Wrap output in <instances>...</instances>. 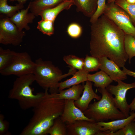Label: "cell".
Instances as JSON below:
<instances>
[{"instance_id":"29","label":"cell","mask_w":135,"mask_h":135,"mask_svg":"<svg viewBox=\"0 0 135 135\" xmlns=\"http://www.w3.org/2000/svg\"><path fill=\"white\" fill-rule=\"evenodd\" d=\"M114 2L126 12L133 24L135 26V4L129 3L126 0H116Z\"/></svg>"},{"instance_id":"17","label":"cell","mask_w":135,"mask_h":135,"mask_svg":"<svg viewBox=\"0 0 135 135\" xmlns=\"http://www.w3.org/2000/svg\"><path fill=\"white\" fill-rule=\"evenodd\" d=\"M64 0H37L30 2L28 6L31 12L36 16L44 10L54 7Z\"/></svg>"},{"instance_id":"8","label":"cell","mask_w":135,"mask_h":135,"mask_svg":"<svg viewBox=\"0 0 135 135\" xmlns=\"http://www.w3.org/2000/svg\"><path fill=\"white\" fill-rule=\"evenodd\" d=\"M25 32L20 30L10 18L1 14L0 16V43L16 46L22 42Z\"/></svg>"},{"instance_id":"13","label":"cell","mask_w":135,"mask_h":135,"mask_svg":"<svg viewBox=\"0 0 135 135\" xmlns=\"http://www.w3.org/2000/svg\"><path fill=\"white\" fill-rule=\"evenodd\" d=\"M84 85V90L82 96L78 100L74 101L75 105L82 112L86 110L88 108L90 103L93 99L98 100L101 97L95 93L92 88V82L87 80Z\"/></svg>"},{"instance_id":"10","label":"cell","mask_w":135,"mask_h":135,"mask_svg":"<svg viewBox=\"0 0 135 135\" xmlns=\"http://www.w3.org/2000/svg\"><path fill=\"white\" fill-rule=\"evenodd\" d=\"M66 125L67 135H105L102 127L95 122L82 120Z\"/></svg>"},{"instance_id":"12","label":"cell","mask_w":135,"mask_h":135,"mask_svg":"<svg viewBox=\"0 0 135 135\" xmlns=\"http://www.w3.org/2000/svg\"><path fill=\"white\" fill-rule=\"evenodd\" d=\"M99 59V69L106 73L113 81L117 82L119 80L122 81L127 78V75L114 62L106 56Z\"/></svg>"},{"instance_id":"14","label":"cell","mask_w":135,"mask_h":135,"mask_svg":"<svg viewBox=\"0 0 135 135\" xmlns=\"http://www.w3.org/2000/svg\"><path fill=\"white\" fill-rule=\"evenodd\" d=\"M30 7L28 5L25 9H22L17 12L10 18L11 21L17 27L18 29L22 30L24 29L29 30L30 28L29 23H32L36 16L31 12L28 13Z\"/></svg>"},{"instance_id":"19","label":"cell","mask_w":135,"mask_h":135,"mask_svg":"<svg viewBox=\"0 0 135 135\" xmlns=\"http://www.w3.org/2000/svg\"><path fill=\"white\" fill-rule=\"evenodd\" d=\"M83 84L74 85L65 90L59 92V93H54L56 97L58 99L72 100L76 101L78 100L83 92Z\"/></svg>"},{"instance_id":"32","label":"cell","mask_w":135,"mask_h":135,"mask_svg":"<svg viewBox=\"0 0 135 135\" xmlns=\"http://www.w3.org/2000/svg\"><path fill=\"white\" fill-rule=\"evenodd\" d=\"M106 0H98L96 10L90 19V22L91 23L95 22L103 14L106 6Z\"/></svg>"},{"instance_id":"38","label":"cell","mask_w":135,"mask_h":135,"mask_svg":"<svg viewBox=\"0 0 135 135\" xmlns=\"http://www.w3.org/2000/svg\"><path fill=\"white\" fill-rule=\"evenodd\" d=\"M107 3H110L113 2H114L116 0H107Z\"/></svg>"},{"instance_id":"5","label":"cell","mask_w":135,"mask_h":135,"mask_svg":"<svg viewBox=\"0 0 135 135\" xmlns=\"http://www.w3.org/2000/svg\"><path fill=\"white\" fill-rule=\"evenodd\" d=\"M35 81L33 74L18 77L9 92V98L17 100L20 108L23 110L33 108L38 103L44 94V92L33 94L30 86Z\"/></svg>"},{"instance_id":"20","label":"cell","mask_w":135,"mask_h":135,"mask_svg":"<svg viewBox=\"0 0 135 135\" xmlns=\"http://www.w3.org/2000/svg\"><path fill=\"white\" fill-rule=\"evenodd\" d=\"M88 73L89 72L84 69L76 71L71 78L60 82L58 88L59 92L66 88L88 80L87 76Z\"/></svg>"},{"instance_id":"36","label":"cell","mask_w":135,"mask_h":135,"mask_svg":"<svg viewBox=\"0 0 135 135\" xmlns=\"http://www.w3.org/2000/svg\"><path fill=\"white\" fill-rule=\"evenodd\" d=\"M28 0H9L10 2H13L14 1H17L18 2V3L22 4H24ZM33 0L34 1H36L37 0Z\"/></svg>"},{"instance_id":"26","label":"cell","mask_w":135,"mask_h":135,"mask_svg":"<svg viewBox=\"0 0 135 135\" xmlns=\"http://www.w3.org/2000/svg\"><path fill=\"white\" fill-rule=\"evenodd\" d=\"M99 59L97 58L86 55L84 59L83 69L88 72L95 71L99 69Z\"/></svg>"},{"instance_id":"34","label":"cell","mask_w":135,"mask_h":135,"mask_svg":"<svg viewBox=\"0 0 135 135\" xmlns=\"http://www.w3.org/2000/svg\"><path fill=\"white\" fill-rule=\"evenodd\" d=\"M122 70L127 75L132 76L135 78V72L126 68L124 66Z\"/></svg>"},{"instance_id":"11","label":"cell","mask_w":135,"mask_h":135,"mask_svg":"<svg viewBox=\"0 0 135 135\" xmlns=\"http://www.w3.org/2000/svg\"><path fill=\"white\" fill-rule=\"evenodd\" d=\"M65 101L63 111L60 118L66 124L82 120L95 122L86 116L83 112L76 106L74 100H65Z\"/></svg>"},{"instance_id":"2","label":"cell","mask_w":135,"mask_h":135,"mask_svg":"<svg viewBox=\"0 0 135 135\" xmlns=\"http://www.w3.org/2000/svg\"><path fill=\"white\" fill-rule=\"evenodd\" d=\"M64 99L57 98L54 93H49L45 90L44 94L33 108V115L20 135H46L54 120L62 114L65 104Z\"/></svg>"},{"instance_id":"30","label":"cell","mask_w":135,"mask_h":135,"mask_svg":"<svg viewBox=\"0 0 135 135\" xmlns=\"http://www.w3.org/2000/svg\"><path fill=\"white\" fill-rule=\"evenodd\" d=\"M109 135H135V122L133 120L123 128L114 132H110Z\"/></svg>"},{"instance_id":"35","label":"cell","mask_w":135,"mask_h":135,"mask_svg":"<svg viewBox=\"0 0 135 135\" xmlns=\"http://www.w3.org/2000/svg\"><path fill=\"white\" fill-rule=\"evenodd\" d=\"M130 110L131 111L135 110V97L132 102L129 105Z\"/></svg>"},{"instance_id":"28","label":"cell","mask_w":135,"mask_h":135,"mask_svg":"<svg viewBox=\"0 0 135 135\" xmlns=\"http://www.w3.org/2000/svg\"><path fill=\"white\" fill-rule=\"evenodd\" d=\"M64 62L73 68L79 70L83 69L84 58L73 55L66 56L63 57Z\"/></svg>"},{"instance_id":"9","label":"cell","mask_w":135,"mask_h":135,"mask_svg":"<svg viewBox=\"0 0 135 135\" xmlns=\"http://www.w3.org/2000/svg\"><path fill=\"white\" fill-rule=\"evenodd\" d=\"M117 82V85L110 84L106 88L110 93L114 96V99L117 107L127 118L129 116L130 109L126 101V93L129 90L135 88V82L128 84L121 80Z\"/></svg>"},{"instance_id":"15","label":"cell","mask_w":135,"mask_h":135,"mask_svg":"<svg viewBox=\"0 0 135 135\" xmlns=\"http://www.w3.org/2000/svg\"><path fill=\"white\" fill-rule=\"evenodd\" d=\"M74 0H64L56 6L42 10L39 14L42 19L48 20L54 22L57 16L61 12L68 10L74 5Z\"/></svg>"},{"instance_id":"39","label":"cell","mask_w":135,"mask_h":135,"mask_svg":"<svg viewBox=\"0 0 135 135\" xmlns=\"http://www.w3.org/2000/svg\"><path fill=\"white\" fill-rule=\"evenodd\" d=\"M133 121L135 122V118L134 120Z\"/></svg>"},{"instance_id":"21","label":"cell","mask_w":135,"mask_h":135,"mask_svg":"<svg viewBox=\"0 0 135 135\" xmlns=\"http://www.w3.org/2000/svg\"><path fill=\"white\" fill-rule=\"evenodd\" d=\"M88 80L94 82V86L96 87L106 88L112 83L113 80L105 72L102 70L87 76Z\"/></svg>"},{"instance_id":"33","label":"cell","mask_w":135,"mask_h":135,"mask_svg":"<svg viewBox=\"0 0 135 135\" xmlns=\"http://www.w3.org/2000/svg\"><path fill=\"white\" fill-rule=\"evenodd\" d=\"M4 115L0 114V135H10V133L8 132L9 128V122L4 119Z\"/></svg>"},{"instance_id":"16","label":"cell","mask_w":135,"mask_h":135,"mask_svg":"<svg viewBox=\"0 0 135 135\" xmlns=\"http://www.w3.org/2000/svg\"><path fill=\"white\" fill-rule=\"evenodd\" d=\"M131 111L130 115L127 118L116 120L108 122H97L102 127L104 131L114 132L123 128L127 124L133 120L135 118V112Z\"/></svg>"},{"instance_id":"3","label":"cell","mask_w":135,"mask_h":135,"mask_svg":"<svg viewBox=\"0 0 135 135\" xmlns=\"http://www.w3.org/2000/svg\"><path fill=\"white\" fill-rule=\"evenodd\" d=\"M36 66L33 74L35 81L45 90H49L50 93H58L59 82L70 75H73L76 69L69 66L68 72L63 74L61 70L50 61L43 60L41 58L35 62Z\"/></svg>"},{"instance_id":"37","label":"cell","mask_w":135,"mask_h":135,"mask_svg":"<svg viewBox=\"0 0 135 135\" xmlns=\"http://www.w3.org/2000/svg\"><path fill=\"white\" fill-rule=\"evenodd\" d=\"M126 2L130 4H135V0H126Z\"/></svg>"},{"instance_id":"6","label":"cell","mask_w":135,"mask_h":135,"mask_svg":"<svg viewBox=\"0 0 135 135\" xmlns=\"http://www.w3.org/2000/svg\"><path fill=\"white\" fill-rule=\"evenodd\" d=\"M103 14L112 20L125 34L135 37V27L130 16L114 2L106 4Z\"/></svg>"},{"instance_id":"4","label":"cell","mask_w":135,"mask_h":135,"mask_svg":"<svg viewBox=\"0 0 135 135\" xmlns=\"http://www.w3.org/2000/svg\"><path fill=\"white\" fill-rule=\"evenodd\" d=\"M98 90L102 94L101 98L90 104L83 112L86 116L96 122L126 118L117 107L112 95L106 88H98Z\"/></svg>"},{"instance_id":"18","label":"cell","mask_w":135,"mask_h":135,"mask_svg":"<svg viewBox=\"0 0 135 135\" xmlns=\"http://www.w3.org/2000/svg\"><path fill=\"white\" fill-rule=\"evenodd\" d=\"M78 12L85 16L91 18L96 12L98 0H74Z\"/></svg>"},{"instance_id":"22","label":"cell","mask_w":135,"mask_h":135,"mask_svg":"<svg viewBox=\"0 0 135 135\" xmlns=\"http://www.w3.org/2000/svg\"><path fill=\"white\" fill-rule=\"evenodd\" d=\"M18 52L0 47V70L8 66L13 61Z\"/></svg>"},{"instance_id":"24","label":"cell","mask_w":135,"mask_h":135,"mask_svg":"<svg viewBox=\"0 0 135 135\" xmlns=\"http://www.w3.org/2000/svg\"><path fill=\"white\" fill-rule=\"evenodd\" d=\"M48 134L50 135H67L66 125L62 121L60 117L54 120Z\"/></svg>"},{"instance_id":"25","label":"cell","mask_w":135,"mask_h":135,"mask_svg":"<svg viewBox=\"0 0 135 135\" xmlns=\"http://www.w3.org/2000/svg\"><path fill=\"white\" fill-rule=\"evenodd\" d=\"M124 43L125 50L128 57L129 63L130 64L131 59L135 56V37L125 34Z\"/></svg>"},{"instance_id":"27","label":"cell","mask_w":135,"mask_h":135,"mask_svg":"<svg viewBox=\"0 0 135 135\" xmlns=\"http://www.w3.org/2000/svg\"><path fill=\"white\" fill-rule=\"evenodd\" d=\"M54 22L48 20L42 19L38 22L37 28L43 34L50 36L54 33Z\"/></svg>"},{"instance_id":"23","label":"cell","mask_w":135,"mask_h":135,"mask_svg":"<svg viewBox=\"0 0 135 135\" xmlns=\"http://www.w3.org/2000/svg\"><path fill=\"white\" fill-rule=\"evenodd\" d=\"M8 0H0V13L10 18L18 11L23 9V4L18 3L15 6L8 4Z\"/></svg>"},{"instance_id":"31","label":"cell","mask_w":135,"mask_h":135,"mask_svg":"<svg viewBox=\"0 0 135 135\" xmlns=\"http://www.w3.org/2000/svg\"><path fill=\"white\" fill-rule=\"evenodd\" d=\"M82 27L79 24L76 22L70 24L67 29V32L68 35L74 38L79 37L82 35Z\"/></svg>"},{"instance_id":"1","label":"cell","mask_w":135,"mask_h":135,"mask_svg":"<svg viewBox=\"0 0 135 135\" xmlns=\"http://www.w3.org/2000/svg\"><path fill=\"white\" fill-rule=\"evenodd\" d=\"M91 24V56L98 58L106 57L120 68L124 66L128 57L124 49L123 31L104 14Z\"/></svg>"},{"instance_id":"7","label":"cell","mask_w":135,"mask_h":135,"mask_svg":"<svg viewBox=\"0 0 135 135\" xmlns=\"http://www.w3.org/2000/svg\"><path fill=\"white\" fill-rule=\"evenodd\" d=\"M36 66L34 62L27 52H18L12 63L5 68L0 70L3 76L14 75L18 77L33 74Z\"/></svg>"}]
</instances>
